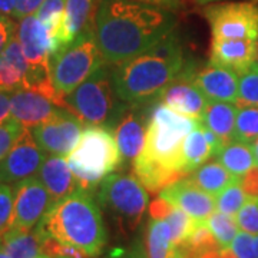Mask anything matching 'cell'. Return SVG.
I'll use <instances>...</instances> for the list:
<instances>
[{
	"mask_svg": "<svg viewBox=\"0 0 258 258\" xmlns=\"http://www.w3.org/2000/svg\"><path fill=\"white\" fill-rule=\"evenodd\" d=\"M29 64L18 36H15L0 55V91L15 92L25 89Z\"/></svg>",
	"mask_w": 258,
	"mask_h": 258,
	"instance_id": "cell-20",
	"label": "cell"
},
{
	"mask_svg": "<svg viewBox=\"0 0 258 258\" xmlns=\"http://www.w3.org/2000/svg\"><path fill=\"white\" fill-rule=\"evenodd\" d=\"M64 5H66V0H45L35 13L37 18L46 25V28L52 32V35L56 39H57V32L62 25Z\"/></svg>",
	"mask_w": 258,
	"mask_h": 258,
	"instance_id": "cell-34",
	"label": "cell"
},
{
	"mask_svg": "<svg viewBox=\"0 0 258 258\" xmlns=\"http://www.w3.org/2000/svg\"><path fill=\"white\" fill-rule=\"evenodd\" d=\"M105 63L93 23L71 43L60 46L50 59V74L56 91L66 96Z\"/></svg>",
	"mask_w": 258,
	"mask_h": 258,
	"instance_id": "cell-7",
	"label": "cell"
},
{
	"mask_svg": "<svg viewBox=\"0 0 258 258\" xmlns=\"http://www.w3.org/2000/svg\"><path fill=\"white\" fill-rule=\"evenodd\" d=\"M191 72L192 66L188 64L184 74L179 75L174 82L168 85L157 99L178 113L186 115L195 120H201L208 99L192 83Z\"/></svg>",
	"mask_w": 258,
	"mask_h": 258,
	"instance_id": "cell-14",
	"label": "cell"
},
{
	"mask_svg": "<svg viewBox=\"0 0 258 258\" xmlns=\"http://www.w3.org/2000/svg\"><path fill=\"white\" fill-rule=\"evenodd\" d=\"M112 85L120 101L144 105L157 99L188 68L178 36L171 33L147 52L113 64Z\"/></svg>",
	"mask_w": 258,
	"mask_h": 258,
	"instance_id": "cell-2",
	"label": "cell"
},
{
	"mask_svg": "<svg viewBox=\"0 0 258 258\" xmlns=\"http://www.w3.org/2000/svg\"><path fill=\"white\" fill-rule=\"evenodd\" d=\"M47 154L37 145L30 129L26 128L15 147L0 161V174L5 184H18L39 172Z\"/></svg>",
	"mask_w": 258,
	"mask_h": 258,
	"instance_id": "cell-12",
	"label": "cell"
},
{
	"mask_svg": "<svg viewBox=\"0 0 258 258\" xmlns=\"http://www.w3.org/2000/svg\"><path fill=\"white\" fill-rule=\"evenodd\" d=\"M2 184H3V178H2V174H0V186H2Z\"/></svg>",
	"mask_w": 258,
	"mask_h": 258,
	"instance_id": "cell-53",
	"label": "cell"
},
{
	"mask_svg": "<svg viewBox=\"0 0 258 258\" xmlns=\"http://www.w3.org/2000/svg\"><path fill=\"white\" fill-rule=\"evenodd\" d=\"M158 197L189 214L197 221H207L217 210L215 197L203 191L189 178H182L165 186Z\"/></svg>",
	"mask_w": 258,
	"mask_h": 258,
	"instance_id": "cell-15",
	"label": "cell"
},
{
	"mask_svg": "<svg viewBox=\"0 0 258 258\" xmlns=\"http://www.w3.org/2000/svg\"><path fill=\"white\" fill-rule=\"evenodd\" d=\"M169 258H191L186 252H185L184 249L181 248V247H174V249H172V252H171V255H169Z\"/></svg>",
	"mask_w": 258,
	"mask_h": 258,
	"instance_id": "cell-48",
	"label": "cell"
},
{
	"mask_svg": "<svg viewBox=\"0 0 258 258\" xmlns=\"http://www.w3.org/2000/svg\"><path fill=\"white\" fill-rule=\"evenodd\" d=\"M215 158L232 175L240 178L245 175L251 168L257 165L252 144L241 142V141H231L225 144Z\"/></svg>",
	"mask_w": 258,
	"mask_h": 258,
	"instance_id": "cell-24",
	"label": "cell"
},
{
	"mask_svg": "<svg viewBox=\"0 0 258 258\" xmlns=\"http://www.w3.org/2000/svg\"><path fill=\"white\" fill-rule=\"evenodd\" d=\"M255 247H257V258H258V235H255Z\"/></svg>",
	"mask_w": 258,
	"mask_h": 258,
	"instance_id": "cell-52",
	"label": "cell"
},
{
	"mask_svg": "<svg viewBox=\"0 0 258 258\" xmlns=\"http://www.w3.org/2000/svg\"><path fill=\"white\" fill-rule=\"evenodd\" d=\"M211 157V148L205 139L203 125L198 120V125L188 134L182 144V171L188 175Z\"/></svg>",
	"mask_w": 258,
	"mask_h": 258,
	"instance_id": "cell-26",
	"label": "cell"
},
{
	"mask_svg": "<svg viewBox=\"0 0 258 258\" xmlns=\"http://www.w3.org/2000/svg\"><path fill=\"white\" fill-rule=\"evenodd\" d=\"M39 258H50V257H47V255H45V254H42Z\"/></svg>",
	"mask_w": 258,
	"mask_h": 258,
	"instance_id": "cell-54",
	"label": "cell"
},
{
	"mask_svg": "<svg viewBox=\"0 0 258 258\" xmlns=\"http://www.w3.org/2000/svg\"><path fill=\"white\" fill-rule=\"evenodd\" d=\"M96 203L120 230L134 231L149 208V195L135 174L112 172L98 185Z\"/></svg>",
	"mask_w": 258,
	"mask_h": 258,
	"instance_id": "cell-8",
	"label": "cell"
},
{
	"mask_svg": "<svg viewBox=\"0 0 258 258\" xmlns=\"http://www.w3.org/2000/svg\"><path fill=\"white\" fill-rule=\"evenodd\" d=\"M200 5H205V3H212V2H218V0H195Z\"/></svg>",
	"mask_w": 258,
	"mask_h": 258,
	"instance_id": "cell-51",
	"label": "cell"
},
{
	"mask_svg": "<svg viewBox=\"0 0 258 258\" xmlns=\"http://www.w3.org/2000/svg\"><path fill=\"white\" fill-rule=\"evenodd\" d=\"M207 224L221 248H230L232 241L240 231L238 224L235 221V217L217 211V210L208 217Z\"/></svg>",
	"mask_w": 258,
	"mask_h": 258,
	"instance_id": "cell-29",
	"label": "cell"
},
{
	"mask_svg": "<svg viewBox=\"0 0 258 258\" xmlns=\"http://www.w3.org/2000/svg\"><path fill=\"white\" fill-rule=\"evenodd\" d=\"M238 108L231 102L208 101L204 112L203 119L200 120L207 128H210L222 139L224 144L234 141L235 120Z\"/></svg>",
	"mask_w": 258,
	"mask_h": 258,
	"instance_id": "cell-22",
	"label": "cell"
},
{
	"mask_svg": "<svg viewBox=\"0 0 258 258\" xmlns=\"http://www.w3.org/2000/svg\"><path fill=\"white\" fill-rule=\"evenodd\" d=\"M10 93L0 91V123L10 119Z\"/></svg>",
	"mask_w": 258,
	"mask_h": 258,
	"instance_id": "cell-44",
	"label": "cell"
},
{
	"mask_svg": "<svg viewBox=\"0 0 258 258\" xmlns=\"http://www.w3.org/2000/svg\"><path fill=\"white\" fill-rule=\"evenodd\" d=\"M247 200L248 197L242 189L241 178H238L215 197V207L217 211L235 217L237 212L242 208V205L247 203Z\"/></svg>",
	"mask_w": 258,
	"mask_h": 258,
	"instance_id": "cell-31",
	"label": "cell"
},
{
	"mask_svg": "<svg viewBox=\"0 0 258 258\" xmlns=\"http://www.w3.org/2000/svg\"><path fill=\"white\" fill-rule=\"evenodd\" d=\"M26 128L13 118L0 123V161L8 155L15 144L18 142Z\"/></svg>",
	"mask_w": 258,
	"mask_h": 258,
	"instance_id": "cell-36",
	"label": "cell"
},
{
	"mask_svg": "<svg viewBox=\"0 0 258 258\" xmlns=\"http://www.w3.org/2000/svg\"><path fill=\"white\" fill-rule=\"evenodd\" d=\"M45 0H16V8H15V13H13V19L20 20V19L35 15L36 10L40 8V5Z\"/></svg>",
	"mask_w": 258,
	"mask_h": 258,
	"instance_id": "cell-42",
	"label": "cell"
},
{
	"mask_svg": "<svg viewBox=\"0 0 258 258\" xmlns=\"http://www.w3.org/2000/svg\"><path fill=\"white\" fill-rule=\"evenodd\" d=\"M212 39L258 40V6L248 2L211 5L204 9Z\"/></svg>",
	"mask_w": 258,
	"mask_h": 258,
	"instance_id": "cell-9",
	"label": "cell"
},
{
	"mask_svg": "<svg viewBox=\"0 0 258 258\" xmlns=\"http://www.w3.org/2000/svg\"><path fill=\"white\" fill-rule=\"evenodd\" d=\"M123 258H149L147 254V248L145 244L141 238H135L132 241L131 247L126 249V252L122 255Z\"/></svg>",
	"mask_w": 258,
	"mask_h": 258,
	"instance_id": "cell-43",
	"label": "cell"
},
{
	"mask_svg": "<svg viewBox=\"0 0 258 258\" xmlns=\"http://www.w3.org/2000/svg\"><path fill=\"white\" fill-rule=\"evenodd\" d=\"M112 129L122 157V166L132 165L145 145L147 115L139 112L138 105L126 103Z\"/></svg>",
	"mask_w": 258,
	"mask_h": 258,
	"instance_id": "cell-13",
	"label": "cell"
},
{
	"mask_svg": "<svg viewBox=\"0 0 258 258\" xmlns=\"http://www.w3.org/2000/svg\"><path fill=\"white\" fill-rule=\"evenodd\" d=\"M172 232L165 220L149 218L145 235V248L149 258H169L174 249Z\"/></svg>",
	"mask_w": 258,
	"mask_h": 258,
	"instance_id": "cell-27",
	"label": "cell"
},
{
	"mask_svg": "<svg viewBox=\"0 0 258 258\" xmlns=\"http://www.w3.org/2000/svg\"><path fill=\"white\" fill-rule=\"evenodd\" d=\"M62 109L52 99L32 89H19L10 96L12 118L28 129L52 119Z\"/></svg>",
	"mask_w": 258,
	"mask_h": 258,
	"instance_id": "cell-17",
	"label": "cell"
},
{
	"mask_svg": "<svg viewBox=\"0 0 258 258\" xmlns=\"http://www.w3.org/2000/svg\"><path fill=\"white\" fill-rule=\"evenodd\" d=\"M43 237L45 234L39 227L33 230L10 228L0 237V241L12 258H39L42 255Z\"/></svg>",
	"mask_w": 258,
	"mask_h": 258,
	"instance_id": "cell-23",
	"label": "cell"
},
{
	"mask_svg": "<svg viewBox=\"0 0 258 258\" xmlns=\"http://www.w3.org/2000/svg\"><path fill=\"white\" fill-rule=\"evenodd\" d=\"M109 258H123V257H109Z\"/></svg>",
	"mask_w": 258,
	"mask_h": 258,
	"instance_id": "cell-55",
	"label": "cell"
},
{
	"mask_svg": "<svg viewBox=\"0 0 258 258\" xmlns=\"http://www.w3.org/2000/svg\"><path fill=\"white\" fill-rule=\"evenodd\" d=\"M191 81L208 101L237 103L240 78L231 69L210 62L200 71L192 69Z\"/></svg>",
	"mask_w": 258,
	"mask_h": 258,
	"instance_id": "cell-16",
	"label": "cell"
},
{
	"mask_svg": "<svg viewBox=\"0 0 258 258\" xmlns=\"http://www.w3.org/2000/svg\"><path fill=\"white\" fill-rule=\"evenodd\" d=\"M96 0H66L62 25L57 32L60 46L71 43L93 23L92 12Z\"/></svg>",
	"mask_w": 258,
	"mask_h": 258,
	"instance_id": "cell-21",
	"label": "cell"
},
{
	"mask_svg": "<svg viewBox=\"0 0 258 258\" xmlns=\"http://www.w3.org/2000/svg\"><path fill=\"white\" fill-rule=\"evenodd\" d=\"M15 211L12 228L33 230L53 205L52 197L37 176L15 184Z\"/></svg>",
	"mask_w": 258,
	"mask_h": 258,
	"instance_id": "cell-11",
	"label": "cell"
},
{
	"mask_svg": "<svg viewBox=\"0 0 258 258\" xmlns=\"http://www.w3.org/2000/svg\"><path fill=\"white\" fill-rule=\"evenodd\" d=\"M237 106H258V63L240 76Z\"/></svg>",
	"mask_w": 258,
	"mask_h": 258,
	"instance_id": "cell-33",
	"label": "cell"
},
{
	"mask_svg": "<svg viewBox=\"0 0 258 258\" xmlns=\"http://www.w3.org/2000/svg\"><path fill=\"white\" fill-rule=\"evenodd\" d=\"M0 258H12L9 255V252L5 249V247H3V244H2V241H0Z\"/></svg>",
	"mask_w": 258,
	"mask_h": 258,
	"instance_id": "cell-49",
	"label": "cell"
},
{
	"mask_svg": "<svg viewBox=\"0 0 258 258\" xmlns=\"http://www.w3.org/2000/svg\"><path fill=\"white\" fill-rule=\"evenodd\" d=\"M258 138V106H240L237 112L234 141L252 144Z\"/></svg>",
	"mask_w": 258,
	"mask_h": 258,
	"instance_id": "cell-30",
	"label": "cell"
},
{
	"mask_svg": "<svg viewBox=\"0 0 258 258\" xmlns=\"http://www.w3.org/2000/svg\"><path fill=\"white\" fill-rule=\"evenodd\" d=\"M66 109L86 125L112 129L126 102L120 101L112 85V71L101 66L76 89L64 96Z\"/></svg>",
	"mask_w": 258,
	"mask_h": 258,
	"instance_id": "cell-6",
	"label": "cell"
},
{
	"mask_svg": "<svg viewBox=\"0 0 258 258\" xmlns=\"http://www.w3.org/2000/svg\"><path fill=\"white\" fill-rule=\"evenodd\" d=\"M241 185L248 198H258V166L251 168L245 175L241 176Z\"/></svg>",
	"mask_w": 258,
	"mask_h": 258,
	"instance_id": "cell-41",
	"label": "cell"
},
{
	"mask_svg": "<svg viewBox=\"0 0 258 258\" xmlns=\"http://www.w3.org/2000/svg\"><path fill=\"white\" fill-rule=\"evenodd\" d=\"M175 15L132 0H101L93 19L98 46L106 64L147 52L174 33Z\"/></svg>",
	"mask_w": 258,
	"mask_h": 258,
	"instance_id": "cell-1",
	"label": "cell"
},
{
	"mask_svg": "<svg viewBox=\"0 0 258 258\" xmlns=\"http://www.w3.org/2000/svg\"><path fill=\"white\" fill-rule=\"evenodd\" d=\"M83 125L78 116L63 108L52 119L32 128L30 132L47 155L68 157L79 142Z\"/></svg>",
	"mask_w": 258,
	"mask_h": 258,
	"instance_id": "cell-10",
	"label": "cell"
},
{
	"mask_svg": "<svg viewBox=\"0 0 258 258\" xmlns=\"http://www.w3.org/2000/svg\"><path fill=\"white\" fill-rule=\"evenodd\" d=\"M235 221L241 231L258 235V198H248L235 215Z\"/></svg>",
	"mask_w": 258,
	"mask_h": 258,
	"instance_id": "cell-38",
	"label": "cell"
},
{
	"mask_svg": "<svg viewBox=\"0 0 258 258\" xmlns=\"http://www.w3.org/2000/svg\"><path fill=\"white\" fill-rule=\"evenodd\" d=\"M200 258H235V255L232 254L230 248H217L204 254L203 257Z\"/></svg>",
	"mask_w": 258,
	"mask_h": 258,
	"instance_id": "cell-46",
	"label": "cell"
},
{
	"mask_svg": "<svg viewBox=\"0 0 258 258\" xmlns=\"http://www.w3.org/2000/svg\"><path fill=\"white\" fill-rule=\"evenodd\" d=\"M168 222L171 232H172V241H174V245H179L182 244L186 237L189 235V232L192 231L194 225L197 220H194L189 214H186L182 211L181 208H178L175 205L171 204V208L169 211L166 212V215L162 218Z\"/></svg>",
	"mask_w": 258,
	"mask_h": 258,
	"instance_id": "cell-32",
	"label": "cell"
},
{
	"mask_svg": "<svg viewBox=\"0 0 258 258\" xmlns=\"http://www.w3.org/2000/svg\"><path fill=\"white\" fill-rule=\"evenodd\" d=\"M230 249L235 258H257L255 235L240 230L232 241Z\"/></svg>",
	"mask_w": 258,
	"mask_h": 258,
	"instance_id": "cell-39",
	"label": "cell"
},
{
	"mask_svg": "<svg viewBox=\"0 0 258 258\" xmlns=\"http://www.w3.org/2000/svg\"><path fill=\"white\" fill-rule=\"evenodd\" d=\"M188 178L194 184L198 185L203 191L211 194L212 197H217L240 176L232 175L220 162H205L192 171Z\"/></svg>",
	"mask_w": 258,
	"mask_h": 258,
	"instance_id": "cell-25",
	"label": "cell"
},
{
	"mask_svg": "<svg viewBox=\"0 0 258 258\" xmlns=\"http://www.w3.org/2000/svg\"><path fill=\"white\" fill-rule=\"evenodd\" d=\"M42 254L50 258H91L82 249L64 244L50 235H45L42 241Z\"/></svg>",
	"mask_w": 258,
	"mask_h": 258,
	"instance_id": "cell-35",
	"label": "cell"
},
{
	"mask_svg": "<svg viewBox=\"0 0 258 258\" xmlns=\"http://www.w3.org/2000/svg\"><path fill=\"white\" fill-rule=\"evenodd\" d=\"M37 227L45 235L82 249L91 258L101 255L108 244L101 207L86 189L53 204Z\"/></svg>",
	"mask_w": 258,
	"mask_h": 258,
	"instance_id": "cell-3",
	"label": "cell"
},
{
	"mask_svg": "<svg viewBox=\"0 0 258 258\" xmlns=\"http://www.w3.org/2000/svg\"><path fill=\"white\" fill-rule=\"evenodd\" d=\"M198 120L178 113L161 101H152L147 111L145 145L138 157L164 166L169 171H182V144Z\"/></svg>",
	"mask_w": 258,
	"mask_h": 258,
	"instance_id": "cell-4",
	"label": "cell"
},
{
	"mask_svg": "<svg viewBox=\"0 0 258 258\" xmlns=\"http://www.w3.org/2000/svg\"><path fill=\"white\" fill-rule=\"evenodd\" d=\"M258 59V40L249 39H212L211 63L220 64L242 75Z\"/></svg>",
	"mask_w": 258,
	"mask_h": 258,
	"instance_id": "cell-18",
	"label": "cell"
},
{
	"mask_svg": "<svg viewBox=\"0 0 258 258\" xmlns=\"http://www.w3.org/2000/svg\"><path fill=\"white\" fill-rule=\"evenodd\" d=\"M15 211V188L10 184L0 186V237L12 228Z\"/></svg>",
	"mask_w": 258,
	"mask_h": 258,
	"instance_id": "cell-37",
	"label": "cell"
},
{
	"mask_svg": "<svg viewBox=\"0 0 258 258\" xmlns=\"http://www.w3.org/2000/svg\"><path fill=\"white\" fill-rule=\"evenodd\" d=\"M18 25L12 20L10 16L0 15V55L6 49L8 43L16 36Z\"/></svg>",
	"mask_w": 258,
	"mask_h": 258,
	"instance_id": "cell-40",
	"label": "cell"
},
{
	"mask_svg": "<svg viewBox=\"0 0 258 258\" xmlns=\"http://www.w3.org/2000/svg\"><path fill=\"white\" fill-rule=\"evenodd\" d=\"M132 2L152 5V6H158V8H162V9L168 10H174L179 6V0H132Z\"/></svg>",
	"mask_w": 258,
	"mask_h": 258,
	"instance_id": "cell-45",
	"label": "cell"
},
{
	"mask_svg": "<svg viewBox=\"0 0 258 258\" xmlns=\"http://www.w3.org/2000/svg\"><path fill=\"white\" fill-rule=\"evenodd\" d=\"M178 247L184 249L191 258H200L212 249L221 248L215 240V237L212 235L207 221L195 222L192 231L189 232L186 240L182 244H179Z\"/></svg>",
	"mask_w": 258,
	"mask_h": 258,
	"instance_id": "cell-28",
	"label": "cell"
},
{
	"mask_svg": "<svg viewBox=\"0 0 258 258\" xmlns=\"http://www.w3.org/2000/svg\"><path fill=\"white\" fill-rule=\"evenodd\" d=\"M252 149H254V155H255V161H257L258 166V138L252 142Z\"/></svg>",
	"mask_w": 258,
	"mask_h": 258,
	"instance_id": "cell-50",
	"label": "cell"
},
{
	"mask_svg": "<svg viewBox=\"0 0 258 258\" xmlns=\"http://www.w3.org/2000/svg\"><path fill=\"white\" fill-rule=\"evenodd\" d=\"M16 8V0H0V15L13 18Z\"/></svg>",
	"mask_w": 258,
	"mask_h": 258,
	"instance_id": "cell-47",
	"label": "cell"
},
{
	"mask_svg": "<svg viewBox=\"0 0 258 258\" xmlns=\"http://www.w3.org/2000/svg\"><path fill=\"white\" fill-rule=\"evenodd\" d=\"M68 165L81 188L92 192L101 181L122 168V157L112 129L103 125H86L78 145L66 157Z\"/></svg>",
	"mask_w": 258,
	"mask_h": 258,
	"instance_id": "cell-5",
	"label": "cell"
},
{
	"mask_svg": "<svg viewBox=\"0 0 258 258\" xmlns=\"http://www.w3.org/2000/svg\"><path fill=\"white\" fill-rule=\"evenodd\" d=\"M37 178L46 186L53 204L63 200L78 189H82L78 178L69 168L64 157H57V155L46 157L37 172Z\"/></svg>",
	"mask_w": 258,
	"mask_h": 258,
	"instance_id": "cell-19",
	"label": "cell"
}]
</instances>
